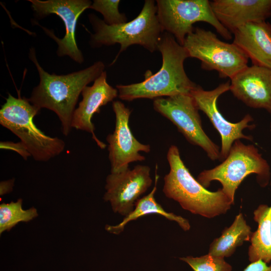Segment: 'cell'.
I'll return each instance as SVG.
<instances>
[{
    "mask_svg": "<svg viewBox=\"0 0 271 271\" xmlns=\"http://www.w3.org/2000/svg\"><path fill=\"white\" fill-rule=\"evenodd\" d=\"M115 115V126L112 133L106 137L111 173H118L128 169L130 163L145 160L140 152L149 153V145L140 143L133 136L129 126L131 111L120 101L112 103Z\"/></svg>",
    "mask_w": 271,
    "mask_h": 271,
    "instance_id": "7c38bea8",
    "label": "cell"
},
{
    "mask_svg": "<svg viewBox=\"0 0 271 271\" xmlns=\"http://www.w3.org/2000/svg\"><path fill=\"white\" fill-rule=\"evenodd\" d=\"M233 43L252 65L271 69V24L265 21L246 24L233 33Z\"/></svg>",
    "mask_w": 271,
    "mask_h": 271,
    "instance_id": "e0dca14e",
    "label": "cell"
},
{
    "mask_svg": "<svg viewBox=\"0 0 271 271\" xmlns=\"http://www.w3.org/2000/svg\"><path fill=\"white\" fill-rule=\"evenodd\" d=\"M106 79V72L103 71L92 86L84 88L81 92L82 99L74 111L71 122L72 128L91 133L101 149H105L106 145L96 137L92 118L95 113L100 112L102 106L112 101L118 94L117 89L110 85Z\"/></svg>",
    "mask_w": 271,
    "mask_h": 271,
    "instance_id": "9a60e30c",
    "label": "cell"
},
{
    "mask_svg": "<svg viewBox=\"0 0 271 271\" xmlns=\"http://www.w3.org/2000/svg\"><path fill=\"white\" fill-rule=\"evenodd\" d=\"M153 107L175 124L190 143L201 147L211 160H219V148L203 129L199 109L190 94L156 98Z\"/></svg>",
    "mask_w": 271,
    "mask_h": 271,
    "instance_id": "9c48e42d",
    "label": "cell"
},
{
    "mask_svg": "<svg viewBox=\"0 0 271 271\" xmlns=\"http://www.w3.org/2000/svg\"><path fill=\"white\" fill-rule=\"evenodd\" d=\"M40 111L20 93L18 97L9 94L0 110V124L20 139L35 160L47 162L62 153L65 143L35 125L33 118Z\"/></svg>",
    "mask_w": 271,
    "mask_h": 271,
    "instance_id": "5b68a950",
    "label": "cell"
},
{
    "mask_svg": "<svg viewBox=\"0 0 271 271\" xmlns=\"http://www.w3.org/2000/svg\"><path fill=\"white\" fill-rule=\"evenodd\" d=\"M230 81H227L211 90H205L198 85L190 93L198 109L207 115L221 136L219 159L221 161L227 157L235 141L240 139L252 141V137L245 135L242 131L245 128L254 127V125L249 124L253 120L249 114L239 122L233 123L227 120L219 110L217 105L218 98L221 94L230 90Z\"/></svg>",
    "mask_w": 271,
    "mask_h": 271,
    "instance_id": "8fae6325",
    "label": "cell"
},
{
    "mask_svg": "<svg viewBox=\"0 0 271 271\" xmlns=\"http://www.w3.org/2000/svg\"><path fill=\"white\" fill-rule=\"evenodd\" d=\"M120 2L119 0H94L89 9L101 13L106 24L119 25L126 23L127 20L125 14L119 11Z\"/></svg>",
    "mask_w": 271,
    "mask_h": 271,
    "instance_id": "603a6c76",
    "label": "cell"
},
{
    "mask_svg": "<svg viewBox=\"0 0 271 271\" xmlns=\"http://www.w3.org/2000/svg\"><path fill=\"white\" fill-rule=\"evenodd\" d=\"M38 19L44 18L50 14L58 16L63 21L65 34L62 39L58 38L53 32L39 25L45 33L58 45V56H68L79 64L84 61L82 53L78 48L75 38L77 21L82 13L89 9L92 3L88 0H28Z\"/></svg>",
    "mask_w": 271,
    "mask_h": 271,
    "instance_id": "30bf717a",
    "label": "cell"
},
{
    "mask_svg": "<svg viewBox=\"0 0 271 271\" xmlns=\"http://www.w3.org/2000/svg\"><path fill=\"white\" fill-rule=\"evenodd\" d=\"M243 271H271V265H267V263L261 260L251 262Z\"/></svg>",
    "mask_w": 271,
    "mask_h": 271,
    "instance_id": "d4e9b609",
    "label": "cell"
},
{
    "mask_svg": "<svg viewBox=\"0 0 271 271\" xmlns=\"http://www.w3.org/2000/svg\"><path fill=\"white\" fill-rule=\"evenodd\" d=\"M23 200L3 203L0 205V234L10 231L18 223L29 222L38 216L37 209L32 207L27 210L22 208Z\"/></svg>",
    "mask_w": 271,
    "mask_h": 271,
    "instance_id": "44dd1931",
    "label": "cell"
},
{
    "mask_svg": "<svg viewBox=\"0 0 271 271\" xmlns=\"http://www.w3.org/2000/svg\"><path fill=\"white\" fill-rule=\"evenodd\" d=\"M0 148L16 152L22 156L25 160H27L29 157L31 156L26 146L21 141L17 143L11 141L1 142Z\"/></svg>",
    "mask_w": 271,
    "mask_h": 271,
    "instance_id": "cb8c5ba5",
    "label": "cell"
},
{
    "mask_svg": "<svg viewBox=\"0 0 271 271\" xmlns=\"http://www.w3.org/2000/svg\"><path fill=\"white\" fill-rule=\"evenodd\" d=\"M150 168L138 165L106 178L105 201L109 202L114 213L125 217L133 209L136 202L151 187Z\"/></svg>",
    "mask_w": 271,
    "mask_h": 271,
    "instance_id": "4fadbf2b",
    "label": "cell"
},
{
    "mask_svg": "<svg viewBox=\"0 0 271 271\" xmlns=\"http://www.w3.org/2000/svg\"><path fill=\"white\" fill-rule=\"evenodd\" d=\"M188 263L194 271H231L232 266L224 258L207 254L200 257L188 256L179 258Z\"/></svg>",
    "mask_w": 271,
    "mask_h": 271,
    "instance_id": "7402d4cb",
    "label": "cell"
},
{
    "mask_svg": "<svg viewBox=\"0 0 271 271\" xmlns=\"http://www.w3.org/2000/svg\"><path fill=\"white\" fill-rule=\"evenodd\" d=\"M14 182V179L1 181L0 183L1 196L11 192L13 190Z\"/></svg>",
    "mask_w": 271,
    "mask_h": 271,
    "instance_id": "484cf974",
    "label": "cell"
},
{
    "mask_svg": "<svg viewBox=\"0 0 271 271\" xmlns=\"http://www.w3.org/2000/svg\"><path fill=\"white\" fill-rule=\"evenodd\" d=\"M29 56L37 68L40 82L28 100L40 110L47 108L55 112L60 120L62 132L67 136L72 129L73 114L80 94L104 71V64L97 61L80 71L56 75L48 73L40 66L34 48L30 49Z\"/></svg>",
    "mask_w": 271,
    "mask_h": 271,
    "instance_id": "6da1fadb",
    "label": "cell"
},
{
    "mask_svg": "<svg viewBox=\"0 0 271 271\" xmlns=\"http://www.w3.org/2000/svg\"><path fill=\"white\" fill-rule=\"evenodd\" d=\"M252 232L241 213L236 216L232 224L226 227L221 235L213 240L208 254L222 258L228 257L244 241H250Z\"/></svg>",
    "mask_w": 271,
    "mask_h": 271,
    "instance_id": "ffe728a7",
    "label": "cell"
},
{
    "mask_svg": "<svg viewBox=\"0 0 271 271\" xmlns=\"http://www.w3.org/2000/svg\"><path fill=\"white\" fill-rule=\"evenodd\" d=\"M157 171V165L156 169L155 184L151 192L144 197L140 198L136 202L133 210L124 217L119 223L115 225H106L105 229L107 232L114 234H119L123 231L125 226L129 222L152 214L160 215L170 221L177 222L184 231H188L190 229V223L187 219L173 213L167 212L156 201L155 194L157 191V184L159 178Z\"/></svg>",
    "mask_w": 271,
    "mask_h": 271,
    "instance_id": "ac0fdd59",
    "label": "cell"
},
{
    "mask_svg": "<svg viewBox=\"0 0 271 271\" xmlns=\"http://www.w3.org/2000/svg\"><path fill=\"white\" fill-rule=\"evenodd\" d=\"M183 46L189 57L201 61L203 69L216 71L221 78L231 79L248 66V58L239 47L221 41L209 30L195 28Z\"/></svg>",
    "mask_w": 271,
    "mask_h": 271,
    "instance_id": "52a82bcc",
    "label": "cell"
},
{
    "mask_svg": "<svg viewBox=\"0 0 271 271\" xmlns=\"http://www.w3.org/2000/svg\"><path fill=\"white\" fill-rule=\"evenodd\" d=\"M253 215L258 228L252 232L250 240L248 259L251 262L261 260L268 263L271 261V206L259 205Z\"/></svg>",
    "mask_w": 271,
    "mask_h": 271,
    "instance_id": "d6986e66",
    "label": "cell"
},
{
    "mask_svg": "<svg viewBox=\"0 0 271 271\" xmlns=\"http://www.w3.org/2000/svg\"><path fill=\"white\" fill-rule=\"evenodd\" d=\"M94 33L91 34L92 47L119 44L120 50L111 65L128 47L139 45L151 53L158 50L164 31L159 22L155 1L146 0L140 14L133 20L119 25H108L93 14L88 16Z\"/></svg>",
    "mask_w": 271,
    "mask_h": 271,
    "instance_id": "277c9868",
    "label": "cell"
},
{
    "mask_svg": "<svg viewBox=\"0 0 271 271\" xmlns=\"http://www.w3.org/2000/svg\"><path fill=\"white\" fill-rule=\"evenodd\" d=\"M157 16L164 31L172 35L183 46L187 36L193 31L194 23L206 22L225 39L231 33L218 20L208 0H157Z\"/></svg>",
    "mask_w": 271,
    "mask_h": 271,
    "instance_id": "ba28073f",
    "label": "cell"
},
{
    "mask_svg": "<svg viewBox=\"0 0 271 271\" xmlns=\"http://www.w3.org/2000/svg\"><path fill=\"white\" fill-rule=\"evenodd\" d=\"M158 50L162 56V65L156 73L147 70L145 79L128 85H117L118 96L125 101L140 98L156 99L179 94H190L198 85L191 81L185 72L184 63L189 55L174 37L164 32Z\"/></svg>",
    "mask_w": 271,
    "mask_h": 271,
    "instance_id": "7a4b0ae2",
    "label": "cell"
},
{
    "mask_svg": "<svg viewBox=\"0 0 271 271\" xmlns=\"http://www.w3.org/2000/svg\"><path fill=\"white\" fill-rule=\"evenodd\" d=\"M230 90L246 105L271 113V69L252 65L231 79Z\"/></svg>",
    "mask_w": 271,
    "mask_h": 271,
    "instance_id": "5bb4252c",
    "label": "cell"
},
{
    "mask_svg": "<svg viewBox=\"0 0 271 271\" xmlns=\"http://www.w3.org/2000/svg\"><path fill=\"white\" fill-rule=\"evenodd\" d=\"M170 171L164 177L163 191L191 213L211 218L225 214L232 203L221 189L208 191L190 173L182 161L177 146H171L167 155Z\"/></svg>",
    "mask_w": 271,
    "mask_h": 271,
    "instance_id": "3957f363",
    "label": "cell"
},
{
    "mask_svg": "<svg viewBox=\"0 0 271 271\" xmlns=\"http://www.w3.org/2000/svg\"><path fill=\"white\" fill-rule=\"evenodd\" d=\"M270 131H271V123H270Z\"/></svg>",
    "mask_w": 271,
    "mask_h": 271,
    "instance_id": "4316f807",
    "label": "cell"
},
{
    "mask_svg": "<svg viewBox=\"0 0 271 271\" xmlns=\"http://www.w3.org/2000/svg\"><path fill=\"white\" fill-rule=\"evenodd\" d=\"M210 4L216 18L231 33L271 17V0H214Z\"/></svg>",
    "mask_w": 271,
    "mask_h": 271,
    "instance_id": "2e32d148",
    "label": "cell"
},
{
    "mask_svg": "<svg viewBox=\"0 0 271 271\" xmlns=\"http://www.w3.org/2000/svg\"><path fill=\"white\" fill-rule=\"evenodd\" d=\"M251 174H256L259 185L265 187L270 175L269 165L253 145H245L238 140L234 142L228 156L220 164L201 172L197 180L206 188L212 181H219L222 190L233 204L236 190Z\"/></svg>",
    "mask_w": 271,
    "mask_h": 271,
    "instance_id": "8992f818",
    "label": "cell"
}]
</instances>
